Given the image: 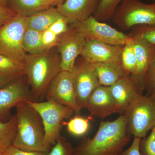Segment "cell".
I'll use <instances>...</instances> for the list:
<instances>
[{
    "instance_id": "cell-2",
    "label": "cell",
    "mask_w": 155,
    "mask_h": 155,
    "mask_svg": "<svg viewBox=\"0 0 155 155\" xmlns=\"http://www.w3.org/2000/svg\"><path fill=\"white\" fill-rule=\"evenodd\" d=\"M55 47L36 55L27 54L25 63L33 101H43L51 82L62 71L61 58Z\"/></svg>"
},
{
    "instance_id": "cell-17",
    "label": "cell",
    "mask_w": 155,
    "mask_h": 155,
    "mask_svg": "<svg viewBox=\"0 0 155 155\" xmlns=\"http://www.w3.org/2000/svg\"><path fill=\"white\" fill-rule=\"evenodd\" d=\"M131 37L137 61L136 71L133 77L143 88L145 76L155 60V46L140 38Z\"/></svg>"
},
{
    "instance_id": "cell-1",
    "label": "cell",
    "mask_w": 155,
    "mask_h": 155,
    "mask_svg": "<svg viewBox=\"0 0 155 155\" xmlns=\"http://www.w3.org/2000/svg\"><path fill=\"white\" fill-rule=\"evenodd\" d=\"M124 115L112 121H102L92 138L85 137L74 148L73 155L119 154L130 140Z\"/></svg>"
},
{
    "instance_id": "cell-6",
    "label": "cell",
    "mask_w": 155,
    "mask_h": 155,
    "mask_svg": "<svg viewBox=\"0 0 155 155\" xmlns=\"http://www.w3.org/2000/svg\"><path fill=\"white\" fill-rule=\"evenodd\" d=\"M112 19L124 30L137 25L155 26V1L147 4L139 0H124L116 9Z\"/></svg>"
},
{
    "instance_id": "cell-9",
    "label": "cell",
    "mask_w": 155,
    "mask_h": 155,
    "mask_svg": "<svg viewBox=\"0 0 155 155\" xmlns=\"http://www.w3.org/2000/svg\"><path fill=\"white\" fill-rule=\"evenodd\" d=\"M45 100L69 107L75 114L81 113V109L78 104L71 72L62 70L56 75L48 88Z\"/></svg>"
},
{
    "instance_id": "cell-13",
    "label": "cell",
    "mask_w": 155,
    "mask_h": 155,
    "mask_svg": "<svg viewBox=\"0 0 155 155\" xmlns=\"http://www.w3.org/2000/svg\"><path fill=\"white\" fill-rule=\"evenodd\" d=\"M110 88L117 113L120 115H123L130 104L142 95L144 89L134 77L129 75L121 78Z\"/></svg>"
},
{
    "instance_id": "cell-16",
    "label": "cell",
    "mask_w": 155,
    "mask_h": 155,
    "mask_svg": "<svg viewBox=\"0 0 155 155\" xmlns=\"http://www.w3.org/2000/svg\"><path fill=\"white\" fill-rule=\"evenodd\" d=\"M101 0H65L57 9L69 24L84 20L93 16Z\"/></svg>"
},
{
    "instance_id": "cell-32",
    "label": "cell",
    "mask_w": 155,
    "mask_h": 155,
    "mask_svg": "<svg viewBox=\"0 0 155 155\" xmlns=\"http://www.w3.org/2000/svg\"><path fill=\"white\" fill-rule=\"evenodd\" d=\"M69 24L67 19L62 17L53 23L48 29L51 31L58 36L62 37L70 29Z\"/></svg>"
},
{
    "instance_id": "cell-4",
    "label": "cell",
    "mask_w": 155,
    "mask_h": 155,
    "mask_svg": "<svg viewBox=\"0 0 155 155\" xmlns=\"http://www.w3.org/2000/svg\"><path fill=\"white\" fill-rule=\"evenodd\" d=\"M123 115L126 117L128 134L134 137L144 138L155 126V94L141 95Z\"/></svg>"
},
{
    "instance_id": "cell-15",
    "label": "cell",
    "mask_w": 155,
    "mask_h": 155,
    "mask_svg": "<svg viewBox=\"0 0 155 155\" xmlns=\"http://www.w3.org/2000/svg\"><path fill=\"white\" fill-rule=\"evenodd\" d=\"M86 109L90 115L101 119L117 113V107L110 87L100 85L97 87L89 98Z\"/></svg>"
},
{
    "instance_id": "cell-28",
    "label": "cell",
    "mask_w": 155,
    "mask_h": 155,
    "mask_svg": "<svg viewBox=\"0 0 155 155\" xmlns=\"http://www.w3.org/2000/svg\"><path fill=\"white\" fill-rule=\"evenodd\" d=\"M135 27L130 36L140 38L155 46V26L142 25Z\"/></svg>"
},
{
    "instance_id": "cell-8",
    "label": "cell",
    "mask_w": 155,
    "mask_h": 155,
    "mask_svg": "<svg viewBox=\"0 0 155 155\" xmlns=\"http://www.w3.org/2000/svg\"><path fill=\"white\" fill-rule=\"evenodd\" d=\"M74 28L86 39L113 45L124 46L133 40L132 37L97 20L94 16L72 24Z\"/></svg>"
},
{
    "instance_id": "cell-37",
    "label": "cell",
    "mask_w": 155,
    "mask_h": 155,
    "mask_svg": "<svg viewBox=\"0 0 155 155\" xmlns=\"http://www.w3.org/2000/svg\"><path fill=\"white\" fill-rule=\"evenodd\" d=\"M64 0H52L51 7L54 6H57L58 7L64 2Z\"/></svg>"
},
{
    "instance_id": "cell-14",
    "label": "cell",
    "mask_w": 155,
    "mask_h": 155,
    "mask_svg": "<svg viewBox=\"0 0 155 155\" xmlns=\"http://www.w3.org/2000/svg\"><path fill=\"white\" fill-rule=\"evenodd\" d=\"M81 54L84 61L90 64L104 62L121 63L124 46L113 45L101 42L86 39Z\"/></svg>"
},
{
    "instance_id": "cell-33",
    "label": "cell",
    "mask_w": 155,
    "mask_h": 155,
    "mask_svg": "<svg viewBox=\"0 0 155 155\" xmlns=\"http://www.w3.org/2000/svg\"><path fill=\"white\" fill-rule=\"evenodd\" d=\"M48 152L23 150L12 146L3 155H48Z\"/></svg>"
},
{
    "instance_id": "cell-30",
    "label": "cell",
    "mask_w": 155,
    "mask_h": 155,
    "mask_svg": "<svg viewBox=\"0 0 155 155\" xmlns=\"http://www.w3.org/2000/svg\"><path fill=\"white\" fill-rule=\"evenodd\" d=\"M61 37L56 35L49 29L43 31L42 34L43 49L46 51L54 47H56L61 39Z\"/></svg>"
},
{
    "instance_id": "cell-7",
    "label": "cell",
    "mask_w": 155,
    "mask_h": 155,
    "mask_svg": "<svg viewBox=\"0 0 155 155\" xmlns=\"http://www.w3.org/2000/svg\"><path fill=\"white\" fill-rule=\"evenodd\" d=\"M27 28L26 17L17 14L0 27V54L24 63L26 53L23 38Z\"/></svg>"
},
{
    "instance_id": "cell-10",
    "label": "cell",
    "mask_w": 155,
    "mask_h": 155,
    "mask_svg": "<svg viewBox=\"0 0 155 155\" xmlns=\"http://www.w3.org/2000/svg\"><path fill=\"white\" fill-rule=\"evenodd\" d=\"M24 75L0 88L1 121L7 120L11 110L20 103L33 101L30 89L23 79Z\"/></svg>"
},
{
    "instance_id": "cell-20",
    "label": "cell",
    "mask_w": 155,
    "mask_h": 155,
    "mask_svg": "<svg viewBox=\"0 0 155 155\" xmlns=\"http://www.w3.org/2000/svg\"><path fill=\"white\" fill-rule=\"evenodd\" d=\"M16 114L6 121L0 120V155L13 146L17 130Z\"/></svg>"
},
{
    "instance_id": "cell-36",
    "label": "cell",
    "mask_w": 155,
    "mask_h": 155,
    "mask_svg": "<svg viewBox=\"0 0 155 155\" xmlns=\"http://www.w3.org/2000/svg\"><path fill=\"white\" fill-rule=\"evenodd\" d=\"M23 76L20 75H8V76H0V88L5 86L8 84L16 80L19 77Z\"/></svg>"
},
{
    "instance_id": "cell-21",
    "label": "cell",
    "mask_w": 155,
    "mask_h": 155,
    "mask_svg": "<svg viewBox=\"0 0 155 155\" xmlns=\"http://www.w3.org/2000/svg\"><path fill=\"white\" fill-rule=\"evenodd\" d=\"M7 4L16 14L26 17L49 8L42 0H7Z\"/></svg>"
},
{
    "instance_id": "cell-38",
    "label": "cell",
    "mask_w": 155,
    "mask_h": 155,
    "mask_svg": "<svg viewBox=\"0 0 155 155\" xmlns=\"http://www.w3.org/2000/svg\"><path fill=\"white\" fill-rule=\"evenodd\" d=\"M42 1H43L45 5L47 7H49V8L51 7L52 0H42Z\"/></svg>"
},
{
    "instance_id": "cell-22",
    "label": "cell",
    "mask_w": 155,
    "mask_h": 155,
    "mask_svg": "<svg viewBox=\"0 0 155 155\" xmlns=\"http://www.w3.org/2000/svg\"><path fill=\"white\" fill-rule=\"evenodd\" d=\"M42 32L27 28L23 38V47L28 54L36 55L44 52L42 42Z\"/></svg>"
},
{
    "instance_id": "cell-25",
    "label": "cell",
    "mask_w": 155,
    "mask_h": 155,
    "mask_svg": "<svg viewBox=\"0 0 155 155\" xmlns=\"http://www.w3.org/2000/svg\"><path fill=\"white\" fill-rule=\"evenodd\" d=\"M132 41L124 46L121 54V63L126 73L133 76L136 71L137 61Z\"/></svg>"
},
{
    "instance_id": "cell-19",
    "label": "cell",
    "mask_w": 155,
    "mask_h": 155,
    "mask_svg": "<svg viewBox=\"0 0 155 155\" xmlns=\"http://www.w3.org/2000/svg\"><path fill=\"white\" fill-rule=\"evenodd\" d=\"M62 17L57 8L50 7L26 17L27 28L43 32Z\"/></svg>"
},
{
    "instance_id": "cell-31",
    "label": "cell",
    "mask_w": 155,
    "mask_h": 155,
    "mask_svg": "<svg viewBox=\"0 0 155 155\" xmlns=\"http://www.w3.org/2000/svg\"><path fill=\"white\" fill-rule=\"evenodd\" d=\"M143 88H146L148 95L155 94V60L145 76Z\"/></svg>"
},
{
    "instance_id": "cell-18",
    "label": "cell",
    "mask_w": 155,
    "mask_h": 155,
    "mask_svg": "<svg viewBox=\"0 0 155 155\" xmlns=\"http://www.w3.org/2000/svg\"><path fill=\"white\" fill-rule=\"evenodd\" d=\"M97 75L100 85L112 86L124 75H128L120 63L104 62L90 64Z\"/></svg>"
},
{
    "instance_id": "cell-27",
    "label": "cell",
    "mask_w": 155,
    "mask_h": 155,
    "mask_svg": "<svg viewBox=\"0 0 155 155\" xmlns=\"http://www.w3.org/2000/svg\"><path fill=\"white\" fill-rule=\"evenodd\" d=\"M74 148L66 137L60 136L48 155H73Z\"/></svg>"
},
{
    "instance_id": "cell-40",
    "label": "cell",
    "mask_w": 155,
    "mask_h": 155,
    "mask_svg": "<svg viewBox=\"0 0 155 155\" xmlns=\"http://www.w3.org/2000/svg\"><path fill=\"white\" fill-rule=\"evenodd\" d=\"M119 154H114V155H119Z\"/></svg>"
},
{
    "instance_id": "cell-11",
    "label": "cell",
    "mask_w": 155,
    "mask_h": 155,
    "mask_svg": "<svg viewBox=\"0 0 155 155\" xmlns=\"http://www.w3.org/2000/svg\"><path fill=\"white\" fill-rule=\"evenodd\" d=\"M73 86L78 104L81 109H86L89 98L100 86L97 75L91 64L84 61L76 66L71 72Z\"/></svg>"
},
{
    "instance_id": "cell-29",
    "label": "cell",
    "mask_w": 155,
    "mask_h": 155,
    "mask_svg": "<svg viewBox=\"0 0 155 155\" xmlns=\"http://www.w3.org/2000/svg\"><path fill=\"white\" fill-rule=\"evenodd\" d=\"M140 151L141 155H155V126L147 138L140 140Z\"/></svg>"
},
{
    "instance_id": "cell-24",
    "label": "cell",
    "mask_w": 155,
    "mask_h": 155,
    "mask_svg": "<svg viewBox=\"0 0 155 155\" xmlns=\"http://www.w3.org/2000/svg\"><path fill=\"white\" fill-rule=\"evenodd\" d=\"M25 63L0 54V76L25 75Z\"/></svg>"
},
{
    "instance_id": "cell-35",
    "label": "cell",
    "mask_w": 155,
    "mask_h": 155,
    "mask_svg": "<svg viewBox=\"0 0 155 155\" xmlns=\"http://www.w3.org/2000/svg\"><path fill=\"white\" fill-rule=\"evenodd\" d=\"M141 139L134 137L132 144L127 149L121 152L119 155H141L140 151V143Z\"/></svg>"
},
{
    "instance_id": "cell-12",
    "label": "cell",
    "mask_w": 155,
    "mask_h": 155,
    "mask_svg": "<svg viewBox=\"0 0 155 155\" xmlns=\"http://www.w3.org/2000/svg\"><path fill=\"white\" fill-rule=\"evenodd\" d=\"M86 40L85 37L72 26L61 37L56 47L60 54L62 70L72 72L75 60L83 51Z\"/></svg>"
},
{
    "instance_id": "cell-23",
    "label": "cell",
    "mask_w": 155,
    "mask_h": 155,
    "mask_svg": "<svg viewBox=\"0 0 155 155\" xmlns=\"http://www.w3.org/2000/svg\"><path fill=\"white\" fill-rule=\"evenodd\" d=\"M92 116L90 115L86 118L75 115L71 117L68 122L64 121L63 125L67 126L69 134L74 136L82 137L86 134L90 127V122L92 120Z\"/></svg>"
},
{
    "instance_id": "cell-26",
    "label": "cell",
    "mask_w": 155,
    "mask_h": 155,
    "mask_svg": "<svg viewBox=\"0 0 155 155\" xmlns=\"http://www.w3.org/2000/svg\"><path fill=\"white\" fill-rule=\"evenodd\" d=\"M123 1L124 0H101L94 17L101 22L112 19L116 9Z\"/></svg>"
},
{
    "instance_id": "cell-5",
    "label": "cell",
    "mask_w": 155,
    "mask_h": 155,
    "mask_svg": "<svg viewBox=\"0 0 155 155\" xmlns=\"http://www.w3.org/2000/svg\"><path fill=\"white\" fill-rule=\"evenodd\" d=\"M28 103L41 117L45 130L44 144L50 150L61 135L63 122L65 119L72 117L75 112L69 107L52 101Z\"/></svg>"
},
{
    "instance_id": "cell-3",
    "label": "cell",
    "mask_w": 155,
    "mask_h": 155,
    "mask_svg": "<svg viewBox=\"0 0 155 155\" xmlns=\"http://www.w3.org/2000/svg\"><path fill=\"white\" fill-rule=\"evenodd\" d=\"M16 108L17 130L13 146L29 151H49L44 144V126L38 112L28 101Z\"/></svg>"
},
{
    "instance_id": "cell-39",
    "label": "cell",
    "mask_w": 155,
    "mask_h": 155,
    "mask_svg": "<svg viewBox=\"0 0 155 155\" xmlns=\"http://www.w3.org/2000/svg\"><path fill=\"white\" fill-rule=\"evenodd\" d=\"M0 4L5 7H8L7 0H0Z\"/></svg>"
},
{
    "instance_id": "cell-34",
    "label": "cell",
    "mask_w": 155,
    "mask_h": 155,
    "mask_svg": "<svg viewBox=\"0 0 155 155\" xmlns=\"http://www.w3.org/2000/svg\"><path fill=\"white\" fill-rule=\"evenodd\" d=\"M17 14L8 7H5L0 4V27Z\"/></svg>"
}]
</instances>
